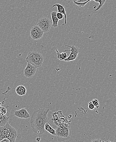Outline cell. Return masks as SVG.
I'll list each match as a JSON object with an SVG mask.
<instances>
[{"label": "cell", "mask_w": 116, "mask_h": 142, "mask_svg": "<svg viewBox=\"0 0 116 142\" xmlns=\"http://www.w3.org/2000/svg\"><path fill=\"white\" fill-rule=\"evenodd\" d=\"M50 111L48 108H39L33 113L30 118V126L33 131L38 135L44 134L45 124L50 123L47 117V114Z\"/></svg>", "instance_id": "cell-1"}, {"label": "cell", "mask_w": 116, "mask_h": 142, "mask_svg": "<svg viewBox=\"0 0 116 142\" xmlns=\"http://www.w3.org/2000/svg\"><path fill=\"white\" fill-rule=\"evenodd\" d=\"M55 130L56 137L59 142H64L70 139L71 129L67 124H64L61 126H58Z\"/></svg>", "instance_id": "cell-2"}, {"label": "cell", "mask_w": 116, "mask_h": 142, "mask_svg": "<svg viewBox=\"0 0 116 142\" xmlns=\"http://www.w3.org/2000/svg\"><path fill=\"white\" fill-rule=\"evenodd\" d=\"M25 60L36 68H40L43 65L44 57L39 52L31 51L28 54Z\"/></svg>", "instance_id": "cell-3"}, {"label": "cell", "mask_w": 116, "mask_h": 142, "mask_svg": "<svg viewBox=\"0 0 116 142\" xmlns=\"http://www.w3.org/2000/svg\"><path fill=\"white\" fill-rule=\"evenodd\" d=\"M52 21L47 17L40 18L37 22V25L44 33L48 32L51 30L52 26Z\"/></svg>", "instance_id": "cell-4"}, {"label": "cell", "mask_w": 116, "mask_h": 142, "mask_svg": "<svg viewBox=\"0 0 116 142\" xmlns=\"http://www.w3.org/2000/svg\"><path fill=\"white\" fill-rule=\"evenodd\" d=\"M65 46L70 48V50H65L63 51H70L71 53L69 56L67 58L64 60L63 61H65V62H70V61L75 60L77 58L78 54L80 53L81 50L79 48L75 45L69 46L66 45Z\"/></svg>", "instance_id": "cell-5"}, {"label": "cell", "mask_w": 116, "mask_h": 142, "mask_svg": "<svg viewBox=\"0 0 116 142\" xmlns=\"http://www.w3.org/2000/svg\"><path fill=\"white\" fill-rule=\"evenodd\" d=\"M44 32L37 25L32 27L30 31V35L33 40H38L42 38Z\"/></svg>", "instance_id": "cell-6"}, {"label": "cell", "mask_w": 116, "mask_h": 142, "mask_svg": "<svg viewBox=\"0 0 116 142\" xmlns=\"http://www.w3.org/2000/svg\"><path fill=\"white\" fill-rule=\"evenodd\" d=\"M13 128L8 123L4 126H0V140L8 137L11 130Z\"/></svg>", "instance_id": "cell-7"}, {"label": "cell", "mask_w": 116, "mask_h": 142, "mask_svg": "<svg viewBox=\"0 0 116 142\" xmlns=\"http://www.w3.org/2000/svg\"><path fill=\"white\" fill-rule=\"evenodd\" d=\"M37 68L27 63V65L24 70V76L28 78H31L35 75Z\"/></svg>", "instance_id": "cell-8"}, {"label": "cell", "mask_w": 116, "mask_h": 142, "mask_svg": "<svg viewBox=\"0 0 116 142\" xmlns=\"http://www.w3.org/2000/svg\"><path fill=\"white\" fill-rule=\"evenodd\" d=\"M91 1H95V2H96V3H99V6H98V7H97V8L94 10L95 12L98 11V10H99L104 5V4L105 3V2H106V0H88L87 2H84V3H78V2H75L74 3L75 5H77V6H78L79 7H82L84 6L85 5L87 4L88 3L90 2Z\"/></svg>", "instance_id": "cell-9"}, {"label": "cell", "mask_w": 116, "mask_h": 142, "mask_svg": "<svg viewBox=\"0 0 116 142\" xmlns=\"http://www.w3.org/2000/svg\"><path fill=\"white\" fill-rule=\"evenodd\" d=\"M14 115L15 116L22 119H28L30 117V115L25 108H22L17 111H15Z\"/></svg>", "instance_id": "cell-10"}, {"label": "cell", "mask_w": 116, "mask_h": 142, "mask_svg": "<svg viewBox=\"0 0 116 142\" xmlns=\"http://www.w3.org/2000/svg\"><path fill=\"white\" fill-rule=\"evenodd\" d=\"M55 7H57L58 12L61 13L65 16L64 24L63 25H66L67 23V15L64 7L63 6H62L59 3L56 4L55 5H53L52 7V8Z\"/></svg>", "instance_id": "cell-11"}, {"label": "cell", "mask_w": 116, "mask_h": 142, "mask_svg": "<svg viewBox=\"0 0 116 142\" xmlns=\"http://www.w3.org/2000/svg\"><path fill=\"white\" fill-rule=\"evenodd\" d=\"M56 14H57V12L55 11H52L51 13L52 21V26L54 28H57L58 27V22L59 20L57 18Z\"/></svg>", "instance_id": "cell-12"}, {"label": "cell", "mask_w": 116, "mask_h": 142, "mask_svg": "<svg viewBox=\"0 0 116 142\" xmlns=\"http://www.w3.org/2000/svg\"><path fill=\"white\" fill-rule=\"evenodd\" d=\"M15 91L17 94L19 96H24L26 93V88L24 86L20 85L16 88Z\"/></svg>", "instance_id": "cell-13"}, {"label": "cell", "mask_w": 116, "mask_h": 142, "mask_svg": "<svg viewBox=\"0 0 116 142\" xmlns=\"http://www.w3.org/2000/svg\"><path fill=\"white\" fill-rule=\"evenodd\" d=\"M17 136V131L14 128H13L11 130L9 135L7 138L9 139L10 142H15Z\"/></svg>", "instance_id": "cell-14"}, {"label": "cell", "mask_w": 116, "mask_h": 142, "mask_svg": "<svg viewBox=\"0 0 116 142\" xmlns=\"http://www.w3.org/2000/svg\"><path fill=\"white\" fill-rule=\"evenodd\" d=\"M9 117L6 114H0V126H4L8 123Z\"/></svg>", "instance_id": "cell-15"}, {"label": "cell", "mask_w": 116, "mask_h": 142, "mask_svg": "<svg viewBox=\"0 0 116 142\" xmlns=\"http://www.w3.org/2000/svg\"><path fill=\"white\" fill-rule=\"evenodd\" d=\"M50 125V123H46L44 126V129L52 135L56 136V130L53 129Z\"/></svg>", "instance_id": "cell-16"}, {"label": "cell", "mask_w": 116, "mask_h": 142, "mask_svg": "<svg viewBox=\"0 0 116 142\" xmlns=\"http://www.w3.org/2000/svg\"><path fill=\"white\" fill-rule=\"evenodd\" d=\"M56 53L57 54V58L60 60L63 61L68 58L67 54L64 51L62 53H60L59 51L56 49Z\"/></svg>", "instance_id": "cell-17"}, {"label": "cell", "mask_w": 116, "mask_h": 142, "mask_svg": "<svg viewBox=\"0 0 116 142\" xmlns=\"http://www.w3.org/2000/svg\"><path fill=\"white\" fill-rule=\"evenodd\" d=\"M92 103L94 105V106H95L96 108H99L100 107L99 102V100L97 99H94V100H92Z\"/></svg>", "instance_id": "cell-18"}, {"label": "cell", "mask_w": 116, "mask_h": 142, "mask_svg": "<svg viewBox=\"0 0 116 142\" xmlns=\"http://www.w3.org/2000/svg\"><path fill=\"white\" fill-rule=\"evenodd\" d=\"M95 108H96V107L94 106V105L93 104L92 102H89V103H88V109L92 111V110H94V109H95Z\"/></svg>", "instance_id": "cell-19"}, {"label": "cell", "mask_w": 116, "mask_h": 142, "mask_svg": "<svg viewBox=\"0 0 116 142\" xmlns=\"http://www.w3.org/2000/svg\"><path fill=\"white\" fill-rule=\"evenodd\" d=\"M56 15H57V18H58V19L59 20H62L63 18H64V15L63 14H61V13L57 12Z\"/></svg>", "instance_id": "cell-20"}, {"label": "cell", "mask_w": 116, "mask_h": 142, "mask_svg": "<svg viewBox=\"0 0 116 142\" xmlns=\"http://www.w3.org/2000/svg\"><path fill=\"white\" fill-rule=\"evenodd\" d=\"M91 142H105L103 140L100 139H94L92 140V141Z\"/></svg>", "instance_id": "cell-21"}, {"label": "cell", "mask_w": 116, "mask_h": 142, "mask_svg": "<svg viewBox=\"0 0 116 142\" xmlns=\"http://www.w3.org/2000/svg\"><path fill=\"white\" fill-rule=\"evenodd\" d=\"M0 142H10V141L8 138H6L2 140H0Z\"/></svg>", "instance_id": "cell-22"}, {"label": "cell", "mask_w": 116, "mask_h": 142, "mask_svg": "<svg viewBox=\"0 0 116 142\" xmlns=\"http://www.w3.org/2000/svg\"><path fill=\"white\" fill-rule=\"evenodd\" d=\"M88 0H79L78 3H84V2H87Z\"/></svg>", "instance_id": "cell-23"}, {"label": "cell", "mask_w": 116, "mask_h": 142, "mask_svg": "<svg viewBox=\"0 0 116 142\" xmlns=\"http://www.w3.org/2000/svg\"><path fill=\"white\" fill-rule=\"evenodd\" d=\"M41 138L39 137H38L36 139V141H37L38 142H39L40 141H41Z\"/></svg>", "instance_id": "cell-24"}, {"label": "cell", "mask_w": 116, "mask_h": 142, "mask_svg": "<svg viewBox=\"0 0 116 142\" xmlns=\"http://www.w3.org/2000/svg\"><path fill=\"white\" fill-rule=\"evenodd\" d=\"M72 1H73V2H74V3H75V2H78L79 0H72Z\"/></svg>", "instance_id": "cell-25"}, {"label": "cell", "mask_w": 116, "mask_h": 142, "mask_svg": "<svg viewBox=\"0 0 116 142\" xmlns=\"http://www.w3.org/2000/svg\"><path fill=\"white\" fill-rule=\"evenodd\" d=\"M105 142H111L110 141H109V140H108V141H106Z\"/></svg>", "instance_id": "cell-26"}]
</instances>
